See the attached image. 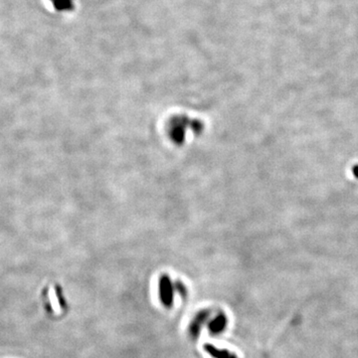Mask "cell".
<instances>
[{
    "instance_id": "6da1fadb",
    "label": "cell",
    "mask_w": 358,
    "mask_h": 358,
    "mask_svg": "<svg viewBox=\"0 0 358 358\" xmlns=\"http://www.w3.org/2000/svg\"><path fill=\"white\" fill-rule=\"evenodd\" d=\"M159 288H160V299H161L162 303L166 307L171 306L172 299H173V294H172L173 290H172V285L170 283L168 276L161 277Z\"/></svg>"
},
{
    "instance_id": "7a4b0ae2",
    "label": "cell",
    "mask_w": 358,
    "mask_h": 358,
    "mask_svg": "<svg viewBox=\"0 0 358 358\" xmlns=\"http://www.w3.org/2000/svg\"><path fill=\"white\" fill-rule=\"evenodd\" d=\"M207 316H208V312L206 310H203V311L199 312L195 316L194 320L190 323V333L194 338H196L199 335L198 333L200 332L201 325H202V323L204 322V320L206 319Z\"/></svg>"
},
{
    "instance_id": "3957f363",
    "label": "cell",
    "mask_w": 358,
    "mask_h": 358,
    "mask_svg": "<svg viewBox=\"0 0 358 358\" xmlns=\"http://www.w3.org/2000/svg\"><path fill=\"white\" fill-rule=\"evenodd\" d=\"M224 325H225V317L223 315H220L210 323L209 327L212 332L216 333L221 331L224 328Z\"/></svg>"
},
{
    "instance_id": "277c9868",
    "label": "cell",
    "mask_w": 358,
    "mask_h": 358,
    "mask_svg": "<svg viewBox=\"0 0 358 358\" xmlns=\"http://www.w3.org/2000/svg\"><path fill=\"white\" fill-rule=\"evenodd\" d=\"M354 174H355V176L358 177V166H356V167L354 168Z\"/></svg>"
}]
</instances>
